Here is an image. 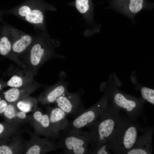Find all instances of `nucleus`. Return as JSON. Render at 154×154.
Returning a JSON list of instances; mask_svg holds the SVG:
<instances>
[{"label": "nucleus", "mask_w": 154, "mask_h": 154, "mask_svg": "<svg viewBox=\"0 0 154 154\" xmlns=\"http://www.w3.org/2000/svg\"><path fill=\"white\" fill-rule=\"evenodd\" d=\"M47 10L56 11V9L43 0H27L14 8L1 10L0 15H13L33 25L35 30L48 32L45 19Z\"/></svg>", "instance_id": "nucleus-1"}, {"label": "nucleus", "mask_w": 154, "mask_h": 154, "mask_svg": "<svg viewBox=\"0 0 154 154\" xmlns=\"http://www.w3.org/2000/svg\"><path fill=\"white\" fill-rule=\"evenodd\" d=\"M120 110L108 100L107 105L97 120L84 131L91 146L106 142L122 117Z\"/></svg>", "instance_id": "nucleus-2"}, {"label": "nucleus", "mask_w": 154, "mask_h": 154, "mask_svg": "<svg viewBox=\"0 0 154 154\" xmlns=\"http://www.w3.org/2000/svg\"><path fill=\"white\" fill-rule=\"evenodd\" d=\"M136 121L122 117L106 142L108 148L116 154H125L131 149L141 129Z\"/></svg>", "instance_id": "nucleus-3"}, {"label": "nucleus", "mask_w": 154, "mask_h": 154, "mask_svg": "<svg viewBox=\"0 0 154 154\" xmlns=\"http://www.w3.org/2000/svg\"><path fill=\"white\" fill-rule=\"evenodd\" d=\"M35 30L36 38L27 53L31 64L37 66L44 58L54 54L55 48L58 46L59 42L51 38L48 32Z\"/></svg>", "instance_id": "nucleus-4"}, {"label": "nucleus", "mask_w": 154, "mask_h": 154, "mask_svg": "<svg viewBox=\"0 0 154 154\" xmlns=\"http://www.w3.org/2000/svg\"><path fill=\"white\" fill-rule=\"evenodd\" d=\"M107 102L106 94L97 102L89 108L85 109L70 122L69 131L80 130L84 127H89L93 124L105 108Z\"/></svg>", "instance_id": "nucleus-5"}, {"label": "nucleus", "mask_w": 154, "mask_h": 154, "mask_svg": "<svg viewBox=\"0 0 154 154\" xmlns=\"http://www.w3.org/2000/svg\"><path fill=\"white\" fill-rule=\"evenodd\" d=\"M109 94L110 102L114 106L125 112L129 118L137 120L142 112L141 100L125 96L118 92H110Z\"/></svg>", "instance_id": "nucleus-6"}, {"label": "nucleus", "mask_w": 154, "mask_h": 154, "mask_svg": "<svg viewBox=\"0 0 154 154\" xmlns=\"http://www.w3.org/2000/svg\"><path fill=\"white\" fill-rule=\"evenodd\" d=\"M89 141L84 131H69L62 139L61 146L65 153L69 154H89Z\"/></svg>", "instance_id": "nucleus-7"}, {"label": "nucleus", "mask_w": 154, "mask_h": 154, "mask_svg": "<svg viewBox=\"0 0 154 154\" xmlns=\"http://www.w3.org/2000/svg\"><path fill=\"white\" fill-rule=\"evenodd\" d=\"M81 94V91L74 93L67 91L55 102L58 107L67 114H71L76 117L85 109L82 102Z\"/></svg>", "instance_id": "nucleus-8"}, {"label": "nucleus", "mask_w": 154, "mask_h": 154, "mask_svg": "<svg viewBox=\"0 0 154 154\" xmlns=\"http://www.w3.org/2000/svg\"><path fill=\"white\" fill-rule=\"evenodd\" d=\"M0 54L3 56L14 55L12 46L17 29L7 23L0 15Z\"/></svg>", "instance_id": "nucleus-9"}, {"label": "nucleus", "mask_w": 154, "mask_h": 154, "mask_svg": "<svg viewBox=\"0 0 154 154\" xmlns=\"http://www.w3.org/2000/svg\"><path fill=\"white\" fill-rule=\"evenodd\" d=\"M145 0H112L111 6L132 19L145 6Z\"/></svg>", "instance_id": "nucleus-10"}, {"label": "nucleus", "mask_w": 154, "mask_h": 154, "mask_svg": "<svg viewBox=\"0 0 154 154\" xmlns=\"http://www.w3.org/2000/svg\"><path fill=\"white\" fill-rule=\"evenodd\" d=\"M67 115L58 107L50 110L49 116L52 135L56 136L58 135L60 130L68 128L70 122L66 118Z\"/></svg>", "instance_id": "nucleus-11"}, {"label": "nucleus", "mask_w": 154, "mask_h": 154, "mask_svg": "<svg viewBox=\"0 0 154 154\" xmlns=\"http://www.w3.org/2000/svg\"><path fill=\"white\" fill-rule=\"evenodd\" d=\"M36 38V35H31L17 29L12 46L14 54L19 55L27 52Z\"/></svg>", "instance_id": "nucleus-12"}, {"label": "nucleus", "mask_w": 154, "mask_h": 154, "mask_svg": "<svg viewBox=\"0 0 154 154\" xmlns=\"http://www.w3.org/2000/svg\"><path fill=\"white\" fill-rule=\"evenodd\" d=\"M143 133L137 138L133 147L125 154H147L151 153V131L142 129Z\"/></svg>", "instance_id": "nucleus-13"}, {"label": "nucleus", "mask_w": 154, "mask_h": 154, "mask_svg": "<svg viewBox=\"0 0 154 154\" xmlns=\"http://www.w3.org/2000/svg\"><path fill=\"white\" fill-rule=\"evenodd\" d=\"M68 5L76 8L88 23L93 22L94 5L92 0H74Z\"/></svg>", "instance_id": "nucleus-14"}, {"label": "nucleus", "mask_w": 154, "mask_h": 154, "mask_svg": "<svg viewBox=\"0 0 154 154\" xmlns=\"http://www.w3.org/2000/svg\"><path fill=\"white\" fill-rule=\"evenodd\" d=\"M67 84H60L53 88L47 96L46 100L48 102L50 103L55 102L59 97L67 91Z\"/></svg>", "instance_id": "nucleus-15"}, {"label": "nucleus", "mask_w": 154, "mask_h": 154, "mask_svg": "<svg viewBox=\"0 0 154 154\" xmlns=\"http://www.w3.org/2000/svg\"><path fill=\"white\" fill-rule=\"evenodd\" d=\"M4 115L6 118L11 119L17 117L20 119H25L27 116L26 113L20 111L17 112L14 106L12 104H9L4 112Z\"/></svg>", "instance_id": "nucleus-16"}, {"label": "nucleus", "mask_w": 154, "mask_h": 154, "mask_svg": "<svg viewBox=\"0 0 154 154\" xmlns=\"http://www.w3.org/2000/svg\"><path fill=\"white\" fill-rule=\"evenodd\" d=\"M33 117L34 120L39 123L43 127L49 128L50 131V124L49 115L46 114H42L40 111H37L34 113Z\"/></svg>", "instance_id": "nucleus-17"}, {"label": "nucleus", "mask_w": 154, "mask_h": 154, "mask_svg": "<svg viewBox=\"0 0 154 154\" xmlns=\"http://www.w3.org/2000/svg\"><path fill=\"white\" fill-rule=\"evenodd\" d=\"M20 94L19 90L17 88H10L4 93L5 100L9 102H13L17 100L19 97Z\"/></svg>", "instance_id": "nucleus-18"}, {"label": "nucleus", "mask_w": 154, "mask_h": 154, "mask_svg": "<svg viewBox=\"0 0 154 154\" xmlns=\"http://www.w3.org/2000/svg\"><path fill=\"white\" fill-rule=\"evenodd\" d=\"M111 153L108 148L106 143L98 144L91 146L89 150V154H108Z\"/></svg>", "instance_id": "nucleus-19"}, {"label": "nucleus", "mask_w": 154, "mask_h": 154, "mask_svg": "<svg viewBox=\"0 0 154 154\" xmlns=\"http://www.w3.org/2000/svg\"><path fill=\"white\" fill-rule=\"evenodd\" d=\"M142 98L149 103L154 105V90L146 87L141 90Z\"/></svg>", "instance_id": "nucleus-20"}, {"label": "nucleus", "mask_w": 154, "mask_h": 154, "mask_svg": "<svg viewBox=\"0 0 154 154\" xmlns=\"http://www.w3.org/2000/svg\"><path fill=\"white\" fill-rule=\"evenodd\" d=\"M23 84V81L22 78L16 75L12 76L7 83V86L12 88H19Z\"/></svg>", "instance_id": "nucleus-21"}, {"label": "nucleus", "mask_w": 154, "mask_h": 154, "mask_svg": "<svg viewBox=\"0 0 154 154\" xmlns=\"http://www.w3.org/2000/svg\"><path fill=\"white\" fill-rule=\"evenodd\" d=\"M17 106L19 110L27 113L31 111L32 108V105L29 102L21 100L17 102Z\"/></svg>", "instance_id": "nucleus-22"}, {"label": "nucleus", "mask_w": 154, "mask_h": 154, "mask_svg": "<svg viewBox=\"0 0 154 154\" xmlns=\"http://www.w3.org/2000/svg\"><path fill=\"white\" fill-rule=\"evenodd\" d=\"M41 148L38 145H35L31 146L27 150L26 154H39L40 153Z\"/></svg>", "instance_id": "nucleus-23"}, {"label": "nucleus", "mask_w": 154, "mask_h": 154, "mask_svg": "<svg viewBox=\"0 0 154 154\" xmlns=\"http://www.w3.org/2000/svg\"><path fill=\"white\" fill-rule=\"evenodd\" d=\"M13 152L8 146L2 145L0 146V154H12Z\"/></svg>", "instance_id": "nucleus-24"}, {"label": "nucleus", "mask_w": 154, "mask_h": 154, "mask_svg": "<svg viewBox=\"0 0 154 154\" xmlns=\"http://www.w3.org/2000/svg\"><path fill=\"white\" fill-rule=\"evenodd\" d=\"M6 101L4 100H0V113H4L8 106Z\"/></svg>", "instance_id": "nucleus-25"}, {"label": "nucleus", "mask_w": 154, "mask_h": 154, "mask_svg": "<svg viewBox=\"0 0 154 154\" xmlns=\"http://www.w3.org/2000/svg\"><path fill=\"white\" fill-rule=\"evenodd\" d=\"M4 130L3 125L1 123H0V134L1 135L3 132Z\"/></svg>", "instance_id": "nucleus-26"}, {"label": "nucleus", "mask_w": 154, "mask_h": 154, "mask_svg": "<svg viewBox=\"0 0 154 154\" xmlns=\"http://www.w3.org/2000/svg\"><path fill=\"white\" fill-rule=\"evenodd\" d=\"M0 90H1V84H0Z\"/></svg>", "instance_id": "nucleus-27"}]
</instances>
